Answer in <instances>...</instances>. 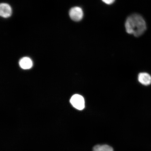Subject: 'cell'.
Listing matches in <instances>:
<instances>
[{
  "label": "cell",
  "instance_id": "obj_6",
  "mask_svg": "<svg viewBox=\"0 0 151 151\" xmlns=\"http://www.w3.org/2000/svg\"><path fill=\"white\" fill-rule=\"evenodd\" d=\"M20 65L22 69H27L31 68L32 66V62L30 58L28 57L22 58L19 62Z\"/></svg>",
  "mask_w": 151,
  "mask_h": 151
},
{
  "label": "cell",
  "instance_id": "obj_5",
  "mask_svg": "<svg viewBox=\"0 0 151 151\" xmlns=\"http://www.w3.org/2000/svg\"><path fill=\"white\" fill-rule=\"evenodd\" d=\"M138 80L141 84L144 86H149L151 84V76L148 73H139L138 76Z\"/></svg>",
  "mask_w": 151,
  "mask_h": 151
},
{
  "label": "cell",
  "instance_id": "obj_4",
  "mask_svg": "<svg viewBox=\"0 0 151 151\" xmlns=\"http://www.w3.org/2000/svg\"><path fill=\"white\" fill-rule=\"evenodd\" d=\"M13 9L11 5L7 3H1L0 4V16L4 19H8L12 16Z\"/></svg>",
  "mask_w": 151,
  "mask_h": 151
},
{
  "label": "cell",
  "instance_id": "obj_3",
  "mask_svg": "<svg viewBox=\"0 0 151 151\" xmlns=\"http://www.w3.org/2000/svg\"><path fill=\"white\" fill-rule=\"evenodd\" d=\"M70 102L73 106L79 110H82L85 107L84 98L78 94H76L71 97Z\"/></svg>",
  "mask_w": 151,
  "mask_h": 151
},
{
  "label": "cell",
  "instance_id": "obj_8",
  "mask_svg": "<svg viewBox=\"0 0 151 151\" xmlns=\"http://www.w3.org/2000/svg\"><path fill=\"white\" fill-rule=\"evenodd\" d=\"M104 3L107 5H111L114 3L116 0H101Z\"/></svg>",
  "mask_w": 151,
  "mask_h": 151
},
{
  "label": "cell",
  "instance_id": "obj_7",
  "mask_svg": "<svg viewBox=\"0 0 151 151\" xmlns=\"http://www.w3.org/2000/svg\"><path fill=\"white\" fill-rule=\"evenodd\" d=\"M93 151H114V150L108 145H97L93 147Z\"/></svg>",
  "mask_w": 151,
  "mask_h": 151
},
{
  "label": "cell",
  "instance_id": "obj_1",
  "mask_svg": "<svg viewBox=\"0 0 151 151\" xmlns=\"http://www.w3.org/2000/svg\"><path fill=\"white\" fill-rule=\"evenodd\" d=\"M125 28L127 32L135 37L141 36L146 31V22L143 17L139 14H132L126 19Z\"/></svg>",
  "mask_w": 151,
  "mask_h": 151
},
{
  "label": "cell",
  "instance_id": "obj_2",
  "mask_svg": "<svg viewBox=\"0 0 151 151\" xmlns=\"http://www.w3.org/2000/svg\"><path fill=\"white\" fill-rule=\"evenodd\" d=\"M84 14L82 8L78 6L71 7L69 11L70 18L75 22L81 21L83 18Z\"/></svg>",
  "mask_w": 151,
  "mask_h": 151
}]
</instances>
